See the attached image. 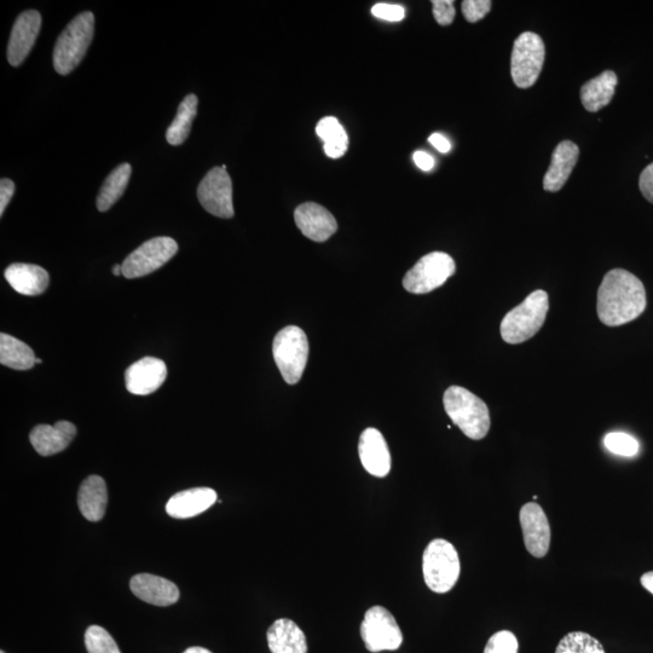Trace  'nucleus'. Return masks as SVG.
Returning a JSON list of instances; mask_svg holds the SVG:
<instances>
[{
  "instance_id": "22",
  "label": "nucleus",
  "mask_w": 653,
  "mask_h": 653,
  "mask_svg": "<svg viewBox=\"0 0 653 653\" xmlns=\"http://www.w3.org/2000/svg\"><path fill=\"white\" fill-rule=\"evenodd\" d=\"M271 653H308V641L296 622L280 618L267 633Z\"/></svg>"
},
{
  "instance_id": "44",
  "label": "nucleus",
  "mask_w": 653,
  "mask_h": 653,
  "mask_svg": "<svg viewBox=\"0 0 653 653\" xmlns=\"http://www.w3.org/2000/svg\"><path fill=\"white\" fill-rule=\"evenodd\" d=\"M0 653H5V652H4V651H2V652H0Z\"/></svg>"
},
{
  "instance_id": "17",
  "label": "nucleus",
  "mask_w": 653,
  "mask_h": 653,
  "mask_svg": "<svg viewBox=\"0 0 653 653\" xmlns=\"http://www.w3.org/2000/svg\"><path fill=\"white\" fill-rule=\"evenodd\" d=\"M130 588L138 599L161 608L176 604L181 597L175 583L152 574L132 577Z\"/></svg>"
},
{
  "instance_id": "30",
  "label": "nucleus",
  "mask_w": 653,
  "mask_h": 653,
  "mask_svg": "<svg viewBox=\"0 0 653 653\" xmlns=\"http://www.w3.org/2000/svg\"><path fill=\"white\" fill-rule=\"evenodd\" d=\"M85 646L89 653H121L112 635L100 626L86 629Z\"/></svg>"
},
{
  "instance_id": "35",
  "label": "nucleus",
  "mask_w": 653,
  "mask_h": 653,
  "mask_svg": "<svg viewBox=\"0 0 653 653\" xmlns=\"http://www.w3.org/2000/svg\"><path fill=\"white\" fill-rule=\"evenodd\" d=\"M433 16L438 25L449 26L455 19V8L453 0H433Z\"/></svg>"
},
{
  "instance_id": "27",
  "label": "nucleus",
  "mask_w": 653,
  "mask_h": 653,
  "mask_svg": "<svg viewBox=\"0 0 653 653\" xmlns=\"http://www.w3.org/2000/svg\"><path fill=\"white\" fill-rule=\"evenodd\" d=\"M198 104L199 100L195 95H188L179 104L176 118L173 119L166 132V140L171 146H181L187 140L196 113H198Z\"/></svg>"
},
{
  "instance_id": "26",
  "label": "nucleus",
  "mask_w": 653,
  "mask_h": 653,
  "mask_svg": "<svg viewBox=\"0 0 653 653\" xmlns=\"http://www.w3.org/2000/svg\"><path fill=\"white\" fill-rule=\"evenodd\" d=\"M316 134L323 141V150L328 158L339 159L348 152L349 137L338 119L323 118L316 126Z\"/></svg>"
},
{
  "instance_id": "3",
  "label": "nucleus",
  "mask_w": 653,
  "mask_h": 653,
  "mask_svg": "<svg viewBox=\"0 0 653 653\" xmlns=\"http://www.w3.org/2000/svg\"><path fill=\"white\" fill-rule=\"evenodd\" d=\"M550 298L545 291L537 290L504 317L500 332L507 344L517 345L535 337L546 321Z\"/></svg>"
},
{
  "instance_id": "1",
  "label": "nucleus",
  "mask_w": 653,
  "mask_h": 653,
  "mask_svg": "<svg viewBox=\"0 0 653 653\" xmlns=\"http://www.w3.org/2000/svg\"><path fill=\"white\" fill-rule=\"evenodd\" d=\"M646 304L645 287L637 276L623 269L605 275L597 303L599 320L605 326L618 327L637 320Z\"/></svg>"
},
{
  "instance_id": "10",
  "label": "nucleus",
  "mask_w": 653,
  "mask_h": 653,
  "mask_svg": "<svg viewBox=\"0 0 653 653\" xmlns=\"http://www.w3.org/2000/svg\"><path fill=\"white\" fill-rule=\"evenodd\" d=\"M178 252L177 242L166 236L154 238L137 248L124 260L123 276L138 279L164 267Z\"/></svg>"
},
{
  "instance_id": "19",
  "label": "nucleus",
  "mask_w": 653,
  "mask_h": 653,
  "mask_svg": "<svg viewBox=\"0 0 653 653\" xmlns=\"http://www.w3.org/2000/svg\"><path fill=\"white\" fill-rule=\"evenodd\" d=\"M217 501V493L211 488H193L179 491L167 502L166 512L176 519L199 516Z\"/></svg>"
},
{
  "instance_id": "32",
  "label": "nucleus",
  "mask_w": 653,
  "mask_h": 653,
  "mask_svg": "<svg viewBox=\"0 0 653 653\" xmlns=\"http://www.w3.org/2000/svg\"><path fill=\"white\" fill-rule=\"evenodd\" d=\"M518 640L510 631L495 633L485 646L484 653H518Z\"/></svg>"
},
{
  "instance_id": "31",
  "label": "nucleus",
  "mask_w": 653,
  "mask_h": 653,
  "mask_svg": "<svg viewBox=\"0 0 653 653\" xmlns=\"http://www.w3.org/2000/svg\"><path fill=\"white\" fill-rule=\"evenodd\" d=\"M604 444L609 452L626 458H633L639 453V442L631 435L623 432H611L604 438Z\"/></svg>"
},
{
  "instance_id": "9",
  "label": "nucleus",
  "mask_w": 653,
  "mask_h": 653,
  "mask_svg": "<svg viewBox=\"0 0 653 653\" xmlns=\"http://www.w3.org/2000/svg\"><path fill=\"white\" fill-rule=\"evenodd\" d=\"M361 637L373 653L396 651L403 644V634L394 615L383 606H373L364 615Z\"/></svg>"
},
{
  "instance_id": "18",
  "label": "nucleus",
  "mask_w": 653,
  "mask_h": 653,
  "mask_svg": "<svg viewBox=\"0 0 653 653\" xmlns=\"http://www.w3.org/2000/svg\"><path fill=\"white\" fill-rule=\"evenodd\" d=\"M77 435V427L69 421H59L54 426L38 425L30 435V441L42 456L59 454L65 450Z\"/></svg>"
},
{
  "instance_id": "42",
  "label": "nucleus",
  "mask_w": 653,
  "mask_h": 653,
  "mask_svg": "<svg viewBox=\"0 0 653 653\" xmlns=\"http://www.w3.org/2000/svg\"><path fill=\"white\" fill-rule=\"evenodd\" d=\"M113 274H114L115 276L123 275V267H121V265H118V264H117V265H114V267H113Z\"/></svg>"
},
{
  "instance_id": "21",
  "label": "nucleus",
  "mask_w": 653,
  "mask_h": 653,
  "mask_svg": "<svg viewBox=\"0 0 653 653\" xmlns=\"http://www.w3.org/2000/svg\"><path fill=\"white\" fill-rule=\"evenodd\" d=\"M5 280L22 296H39L49 286L48 271L33 264L15 263L5 270Z\"/></svg>"
},
{
  "instance_id": "16",
  "label": "nucleus",
  "mask_w": 653,
  "mask_h": 653,
  "mask_svg": "<svg viewBox=\"0 0 653 653\" xmlns=\"http://www.w3.org/2000/svg\"><path fill=\"white\" fill-rule=\"evenodd\" d=\"M358 454L364 468L372 476L384 478L391 470L390 449L381 432L367 429L362 432L358 443Z\"/></svg>"
},
{
  "instance_id": "23",
  "label": "nucleus",
  "mask_w": 653,
  "mask_h": 653,
  "mask_svg": "<svg viewBox=\"0 0 653 653\" xmlns=\"http://www.w3.org/2000/svg\"><path fill=\"white\" fill-rule=\"evenodd\" d=\"M108 491L106 482L100 476H90L80 485L78 506L80 513L89 522H100L106 514Z\"/></svg>"
},
{
  "instance_id": "7",
  "label": "nucleus",
  "mask_w": 653,
  "mask_h": 653,
  "mask_svg": "<svg viewBox=\"0 0 653 653\" xmlns=\"http://www.w3.org/2000/svg\"><path fill=\"white\" fill-rule=\"evenodd\" d=\"M546 49L540 36L525 32L514 42L511 56V75L514 84L520 89L534 86L540 77Z\"/></svg>"
},
{
  "instance_id": "11",
  "label": "nucleus",
  "mask_w": 653,
  "mask_h": 653,
  "mask_svg": "<svg viewBox=\"0 0 653 653\" xmlns=\"http://www.w3.org/2000/svg\"><path fill=\"white\" fill-rule=\"evenodd\" d=\"M198 198L211 215L225 219L234 217L233 183L223 167H215L202 179Z\"/></svg>"
},
{
  "instance_id": "39",
  "label": "nucleus",
  "mask_w": 653,
  "mask_h": 653,
  "mask_svg": "<svg viewBox=\"0 0 653 653\" xmlns=\"http://www.w3.org/2000/svg\"><path fill=\"white\" fill-rule=\"evenodd\" d=\"M429 142L432 144L433 147H435L438 152L441 153H449L450 149H452V144L447 140L446 137H444L441 134H433L429 138Z\"/></svg>"
},
{
  "instance_id": "4",
  "label": "nucleus",
  "mask_w": 653,
  "mask_h": 653,
  "mask_svg": "<svg viewBox=\"0 0 653 653\" xmlns=\"http://www.w3.org/2000/svg\"><path fill=\"white\" fill-rule=\"evenodd\" d=\"M95 16L89 11L79 14L57 39L54 56V67L61 75L72 73L83 61L86 51L94 38Z\"/></svg>"
},
{
  "instance_id": "33",
  "label": "nucleus",
  "mask_w": 653,
  "mask_h": 653,
  "mask_svg": "<svg viewBox=\"0 0 653 653\" xmlns=\"http://www.w3.org/2000/svg\"><path fill=\"white\" fill-rule=\"evenodd\" d=\"M491 5L490 0H465L461 4L462 14L468 22L476 23L488 15Z\"/></svg>"
},
{
  "instance_id": "8",
  "label": "nucleus",
  "mask_w": 653,
  "mask_h": 653,
  "mask_svg": "<svg viewBox=\"0 0 653 653\" xmlns=\"http://www.w3.org/2000/svg\"><path fill=\"white\" fill-rule=\"evenodd\" d=\"M454 259L444 252L426 254L408 271L403 287L413 294H426L444 285L455 274Z\"/></svg>"
},
{
  "instance_id": "43",
  "label": "nucleus",
  "mask_w": 653,
  "mask_h": 653,
  "mask_svg": "<svg viewBox=\"0 0 653 653\" xmlns=\"http://www.w3.org/2000/svg\"><path fill=\"white\" fill-rule=\"evenodd\" d=\"M40 363H42V360H40V358H37L36 364H40Z\"/></svg>"
},
{
  "instance_id": "13",
  "label": "nucleus",
  "mask_w": 653,
  "mask_h": 653,
  "mask_svg": "<svg viewBox=\"0 0 653 653\" xmlns=\"http://www.w3.org/2000/svg\"><path fill=\"white\" fill-rule=\"evenodd\" d=\"M166 377L167 368L163 360L144 357L127 368L125 385L130 394L147 396L159 390Z\"/></svg>"
},
{
  "instance_id": "25",
  "label": "nucleus",
  "mask_w": 653,
  "mask_h": 653,
  "mask_svg": "<svg viewBox=\"0 0 653 653\" xmlns=\"http://www.w3.org/2000/svg\"><path fill=\"white\" fill-rule=\"evenodd\" d=\"M33 350L21 340L9 334H0V363L15 371H28L36 364Z\"/></svg>"
},
{
  "instance_id": "36",
  "label": "nucleus",
  "mask_w": 653,
  "mask_h": 653,
  "mask_svg": "<svg viewBox=\"0 0 653 653\" xmlns=\"http://www.w3.org/2000/svg\"><path fill=\"white\" fill-rule=\"evenodd\" d=\"M639 188L644 198L653 204V163L645 167L639 178Z\"/></svg>"
},
{
  "instance_id": "12",
  "label": "nucleus",
  "mask_w": 653,
  "mask_h": 653,
  "mask_svg": "<svg viewBox=\"0 0 653 653\" xmlns=\"http://www.w3.org/2000/svg\"><path fill=\"white\" fill-rule=\"evenodd\" d=\"M527 551L535 558H543L550 551L551 527L546 513L536 502L524 505L519 513Z\"/></svg>"
},
{
  "instance_id": "40",
  "label": "nucleus",
  "mask_w": 653,
  "mask_h": 653,
  "mask_svg": "<svg viewBox=\"0 0 653 653\" xmlns=\"http://www.w3.org/2000/svg\"><path fill=\"white\" fill-rule=\"evenodd\" d=\"M641 585H643L647 592H650L653 595V571L646 572V574L641 577Z\"/></svg>"
},
{
  "instance_id": "15",
  "label": "nucleus",
  "mask_w": 653,
  "mask_h": 653,
  "mask_svg": "<svg viewBox=\"0 0 653 653\" xmlns=\"http://www.w3.org/2000/svg\"><path fill=\"white\" fill-rule=\"evenodd\" d=\"M294 221L305 238L316 242H325L338 230V223L327 208L306 202L294 211Z\"/></svg>"
},
{
  "instance_id": "6",
  "label": "nucleus",
  "mask_w": 653,
  "mask_h": 653,
  "mask_svg": "<svg viewBox=\"0 0 653 653\" xmlns=\"http://www.w3.org/2000/svg\"><path fill=\"white\" fill-rule=\"evenodd\" d=\"M274 360L283 380L296 385L302 379L309 358V342L302 328L287 326L276 334L273 344Z\"/></svg>"
},
{
  "instance_id": "14",
  "label": "nucleus",
  "mask_w": 653,
  "mask_h": 653,
  "mask_svg": "<svg viewBox=\"0 0 653 653\" xmlns=\"http://www.w3.org/2000/svg\"><path fill=\"white\" fill-rule=\"evenodd\" d=\"M42 27V15L36 10L22 13L11 31L8 46V60L11 66H20L33 49Z\"/></svg>"
},
{
  "instance_id": "29",
  "label": "nucleus",
  "mask_w": 653,
  "mask_h": 653,
  "mask_svg": "<svg viewBox=\"0 0 653 653\" xmlns=\"http://www.w3.org/2000/svg\"><path fill=\"white\" fill-rule=\"evenodd\" d=\"M556 653H606L600 641L583 632H572L560 640Z\"/></svg>"
},
{
  "instance_id": "5",
  "label": "nucleus",
  "mask_w": 653,
  "mask_h": 653,
  "mask_svg": "<svg viewBox=\"0 0 653 653\" xmlns=\"http://www.w3.org/2000/svg\"><path fill=\"white\" fill-rule=\"evenodd\" d=\"M461 564L458 551L447 540L436 539L429 543L423 556L426 586L432 592L443 594L452 591L460 577Z\"/></svg>"
},
{
  "instance_id": "34",
  "label": "nucleus",
  "mask_w": 653,
  "mask_h": 653,
  "mask_svg": "<svg viewBox=\"0 0 653 653\" xmlns=\"http://www.w3.org/2000/svg\"><path fill=\"white\" fill-rule=\"evenodd\" d=\"M372 14L380 20L400 22L406 17V9L398 4L380 3L374 5Z\"/></svg>"
},
{
  "instance_id": "20",
  "label": "nucleus",
  "mask_w": 653,
  "mask_h": 653,
  "mask_svg": "<svg viewBox=\"0 0 653 653\" xmlns=\"http://www.w3.org/2000/svg\"><path fill=\"white\" fill-rule=\"evenodd\" d=\"M580 148L571 141L560 142L552 155L550 169L543 178V189L557 193L565 186L579 160Z\"/></svg>"
},
{
  "instance_id": "2",
  "label": "nucleus",
  "mask_w": 653,
  "mask_h": 653,
  "mask_svg": "<svg viewBox=\"0 0 653 653\" xmlns=\"http://www.w3.org/2000/svg\"><path fill=\"white\" fill-rule=\"evenodd\" d=\"M444 409L454 425L473 441L488 435L491 420L487 404L471 391L452 386L443 397Z\"/></svg>"
},
{
  "instance_id": "38",
  "label": "nucleus",
  "mask_w": 653,
  "mask_h": 653,
  "mask_svg": "<svg viewBox=\"0 0 653 653\" xmlns=\"http://www.w3.org/2000/svg\"><path fill=\"white\" fill-rule=\"evenodd\" d=\"M414 163L423 171H431L435 167V159L429 153L418 150L413 155Z\"/></svg>"
},
{
  "instance_id": "37",
  "label": "nucleus",
  "mask_w": 653,
  "mask_h": 653,
  "mask_svg": "<svg viewBox=\"0 0 653 653\" xmlns=\"http://www.w3.org/2000/svg\"><path fill=\"white\" fill-rule=\"evenodd\" d=\"M14 194L15 183L11 179L3 178L2 182H0V215H4L5 208L8 207Z\"/></svg>"
},
{
  "instance_id": "41",
  "label": "nucleus",
  "mask_w": 653,
  "mask_h": 653,
  "mask_svg": "<svg viewBox=\"0 0 653 653\" xmlns=\"http://www.w3.org/2000/svg\"><path fill=\"white\" fill-rule=\"evenodd\" d=\"M183 653H212V652L210 650L205 649V647L194 646V647H189V649H187Z\"/></svg>"
},
{
  "instance_id": "28",
  "label": "nucleus",
  "mask_w": 653,
  "mask_h": 653,
  "mask_svg": "<svg viewBox=\"0 0 653 653\" xmlns=\"http://www.w3.org/2000/svg\"><path fill=\"white\" fill-rule=\"evenodd\" d=\"M131 173L130 164H121L107 177L97 196L98 211H108L124 195Z\"/></svg>"
},
{
  "instance_id": "24",
  "label": "nucleus",
  "mask_w": 653,
  "mask_h": 653,
  "mask_svg": "<svg viewBox=\"0 0 653 653\" xmlns=\"http://www.w3.org/2000/svg\"><path fill=\"white\" fill-rule=\"evenodd\" d=\"M617 75L612 71H605L599 77L589 80L581 89V101L588 112H599L608 106L615 95Z\"/></svg>"
}]
</instances>
